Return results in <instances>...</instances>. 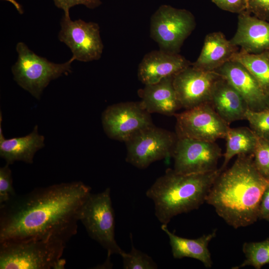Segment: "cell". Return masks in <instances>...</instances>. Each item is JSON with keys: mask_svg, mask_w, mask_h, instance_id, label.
Returning a JSON list of instances; mask_svg holds the SVG:
<instances>
[{"mask_svg": "<svg viewBox=\"0 0 269 269\" xmlns=\"http://www.w3.org/2000/svg\"><path fill=\"white\" fill-rule=\"evenodd\" d=\"M6 0L11 3L14 6L15 8L17 9V10L20 14H22L23 13V9L21 7V6L15 0Z\"/></svg>", "mask_w": 269, "mask_h": 269, "instance_id": "obj_33", "label": "cell"}, {"mask_svg": "<svg viewBox=\"0 0 269 269\" xmlns=\"http://www.w3.org/2000/svg\"><path fill=\"white\" fill-rule=\"evenodd\" d=\"M132 235V249L129 253L123 251L121 254L124 269H156L157 265L146 254L136 249L133 244Z\"/></svg>", "mask_w": 269, "mask_h": 269, "instance_id": "obj_25", "label": "cell"}, {"mask_svg": "<svg viewBox=\"0 0 269 269\" xmlns=\"http://www.w3.org/2000/svg\"><path fill=\"white\" fill-rule=\"evenodd\" d=\"M238 51V47L222 32H211L206 36L200 55L191 65L202 70L215 71L231 60Z\"/></svg>", "mask_w": 269, "mask_h": 269, "instance_id": "obj_19", "label": "cell"}, {"mask_svg": "<svg viewBox=\"0 0 269 269\" xmlns=\"http://www.w3.org/2000/svg\"><path fill=\"white\" fill-rule=\"evenodd\" d=\"M16 62L11 68L13 79L24 90L37 99L50 82L71 71L72 57L63 63H54L40 57L22 42L17 43Z\"/></svg>", "mask_w": 269, "mask_h": 269, "instance_id": "obj_5", "label": "cell"}, {"mask_svg": "<svg viewBox=\"0 0 269 269\" xmlns=\"http://www.w3.org/2000/svg\"><path fill=\"white\" fill-rule=\"evenodd\" d=\"M175 115L177 137L215 142L218 139L225 138L230 128L210 103Z\"/></svg>", "mask_w": 269, "mask_h": 269, "instance_id": "obj_9", "label": "cell"}, {"mask_svg": "<svg viewBox=\"0 0 269 269\" xmlns=\"http://www.w3.org/2000/svg\"><path fill=\"white\" fill-rule=\"evenodd\" d=\"M248 11L255 16L269 20V0H248Z\"/></svg>", "mask_w": 269, "mask_h": 269, "instance_id": "obj_31", "label": "cell"}, {"mask_svg": "<svg viewBox=\"0 0 269 269\" xmlns=\"http://www.w3.org/2000/svg\"><path fill=\"white\" fill-rule=\"evenodd\" d=\"M230 40L249 53L269 52V21L244 11L239 14L237 31Z\"/></svg>", "mask_w": 269, "mask_h": 269, "instance_id": "obj_16", "label": "cell"}, {"mask_svg": "<svg viewBox=\"0 0 269 269\" xmlns=\"http://www.w3.org/2000/svg\"><path fill=\"white\" fill-rule=\"evenodd\" d=\"M7 164L0 168V204L8 201L16 194L12 186L11 171Z\"/></svg>", "mask_w": 269, "mask_h": 269, "instance_id": "obj_28", "label": "cell"}, {"mask_svg": "<svg viewBox=\"0 0 269 269\" xmlns=\"http://www.w3.org/2000/svg\"><path fill=\"white\" fill-rule=\"evenodd\" d=\"M172 77L165 78L158 83L145 85L138 91L141 106L149 113L175 115L181 108L173 84Z\"/></svg>", "mask_w": 269, "mask_h": 269, "instance_id": "obj_17", "label": "cell"}, {"mask_svg": "<svg viewBox=\"0 0 269 269\" xmlns=\"http://www.w3.org/2000/svg\"><path fill=\"white\" fill-rule=\"evenodd\" d=\"M55 5L63 10L65 15H69L70 8L76 5L83 4L93 9L101 4V0H53Z\"/></svg>", "mask_w": 269, "mask_h": 269, "instance_id": "obj_30", "label": "cell"}, {"mask_svg": "<svg viewBox=\"0 0 269 269\" xmlns=\"http://www.w3.org/2000/svg\"><path fill=\"white\" fill-rule=\"evenodd\" d=\"M253 155L257 169L269 181V139L259 138Z\"/></svg>", "mask_w": 269, "mask_h": 269, "instance_id": "obj_27", "label": "cell"}, {"mask_svg": "<svg viewBox=\"0 0 269 269\" xmlns=\"http://www.w3.org/2000/svg\"><path fill=\"white\" fill-rule=\"evenodd\" d=\"M269 182L257 169L253 154H240L217 177L206 202L229 225L247 227L259 219L261 198Z\"/></svg>", "mask_w": 269, "mask_h": 269, "instance_id": "obj_2", "label": "cell"}, {"mask_svg": "<svg viewBox=\"0 0 269 269\" xmlns=\"http://www.w3.org/2000/svg\"><path fill=\"white\" fill-rule=\"evenodd\" d=\"M79 220L89 236L107 251L108 258L113 254L121 255L124 251L115 239V212L109 188L89 194L81 208Z\"/></svg>", "mask_w": 269, "mask_h": 269, "instance_id": "obj_6", "label": "cell"}, {"mask_svg": "<svg viewBox=\"0 0 269 269\" xmlns=\"http://www.w3.org/2000/svg\"><path fill=\"white\" fill-rule=\"evenodd\" d=\"M221 149L215 142L177 137L172 155L173 170L180 174L202 173L218 169Z\"/></svg>", "mask_w": 269, "mask_h": 269, "instance_id": "obj_10", "label": "cell"}, {"mask_svg": "<svg viewBox=\"0 0 269 269\" xmlns=\"http://www.w3.org/2000/svg\"><path fill=\"white\" fill-rule=\"evenodd\" d=\"M232 60L242 64L269 95V52L253 54L241 49Z\"/></svg>", "mask_w": 269, "mask_h": 269, "instance_id": "obj_23", "label": "cell"}, {"mask_svg": "<svg viewBox=\"0 0 269 269\" xmlns=\"http://www.w3.org/2000/svg\"><path fill=\"white\" fill-rule=\"evenodd\" d=\"M220 8L238 14L247 11L248 0H212Z\"/></svg>", "mask_w": 269, "mask_h": 269, "instance_id": "obj_29", "label": "cell"}, {"mask_svg": "<svg viewBox=\"0 0 269 269\" xmlns=\"http://www.w3.org/2000/svg\"><path fill=\"white\" fill-rule=\"evenodd\" d=\"M195 26V17L190 11L162 4L151 16L150 35L159 49L178 53Z\"/></svg>", "mask_w": 269, "mask_h": 269, "instance_id": "obj_7", "label": "cell"}, {"mask_svg": "<svg viewBox=\"0 0 269 269\" xmlns=\"http://www.w3.org/2000/svg\"><path fill=\"white\" fill-rule=\"evenodd\" d=\"M191 64L178 53L153 50L143 57L138 67L137 77L144 85L153 84L175 76Z\"/></svg>", "mask_w": 269, "mask_h": 269, "instance_id": "obj_15", "label": "cell"}, {"mask_svg": "<svg viewBox=\"0 0 269 269\" xmlns=\"http://www.w3.org/2000/svg\"><path fill=\"white\" fill-rule=\"evenodd\" d=\"M259 219L269 221V182L261 198L259 207Z\"/></svg>", "mask_w": 269, "mask_h": 269, "instance_id": "obj_32", "label": "cell"}, {"mask_svg": "<svg viewBox=\"0 0 269 269\" xmlns=\"http://www.w3.org/2000/svg\"><path fill=\"white\" fill-rule=\"evenodd\" d=\"M177 140L176 134L153 125L126 142V160L138 168H145L156 161L172 156Z\"/></svg>", "mask_w": 269, "mask_h": 269, "instance_id": "obj_8", "label": "cell"}, {"mask_svg": "<svg viewBox=\"0 0 269 269\" xmlns=\"http://www.w3.org/2000/svg\"><path fill=\"white\" fill-rule=\"evenodd\" d=\"M60 25L58 39L69 47L75 60L90 62L101 58L104 45L98 23L73 21L69 15L64 14Z\"/></svg>", "mask_w": 269, "mask_h": 269, "instance_id": "obj_11", "label": "cell"}, {"mask_svg": "<svg viewBox=\"0 0 269 269\" xmlns=\"http://www.w3.org/2000/svg\"><path fill=\"white\" fill-rule=\"evenodd\" d=\"M220 77L215 71L202 70L191 65L174 76L173 84L181 108L187 110L209 103Z\"/></svg>", "mask_w": 269, "mask_h": 269, "instance_id": "obj_13", "label": "cell"}, {"mask_svg": "<svg viewBox=\"0 0 269 269\" xmlns=\"http://www.w3.org/2000/svg\"><path fill=\"white\" fill-rule=\"evenodd\" d=\"M67 242L55 238L0 242V269H61Z\"/></svg>", "mask_w": 269, "mask_h": 269, "instance_id": "obj_4", "label": "cell"}, {"mask_svg": "<svg viewBox=\"0 0 269 269\" xmlns=\"http://www.w3.org/2000/svg\"><path fill=\"white\" fill-rule=\"evenodd\" d=\"M215 71L233 86L244 99L250 110L261 111L269 107V95L239 62L230 60Z\"/></svg>", "mask_w": 269, "mask_h": 269, "instance_id": "obj_14", "label": "cell"}, {"mask_svg": "<svg viewBox=\"0 0 269 269\" xmlns=\"http://www.w3.org/2000/svg\"><path fill=\"white\" fill-rule=\"evenodd\" d=\"M226 150L224 161L220 169H226L230 160L235 155H252L256 148L259 138L254 132L247 127H239L229 129L225 138Z\"/></svg>", "mask_w": 269, "mask_h": 269, "instance_id": "obj_22", "label": "cell"}, {"mask_svg": "<svg viewBox=\"0 0 269 269\" xmlns=\"http://www.w3.org/2000/svg\"><path fill=\"white\" fill-rule=\"evenodd\" d=\"M91 193L81 181L56 184L15 195L0 204V242L55 238L77 233L81 208Z\"/></svg>", "mask_w": 269, "mask_h": 269, "instance_id": "obj_1", "label": "cell"}, {"mask_svg": "<svg viewBox=\"0 0 269 269\" xmlns=\"http://www.w3.org/2000/svg\"><path fill=\"white\" fill-rule=\"evenodd\" d=\"M245 119L259 138L269 139V107L261 111L248 109Z\"/></svg>", "mask_w": 269, "mask_h": 269, "instance_id": "obj_26", "label": "cell"}, {"mask_svg": "<svg viewBox=\"0 0 269 269\" xmlns=\"http://www.w3.org/2000/svg\"><path fill=\"white\" fill-rule=\"evenodd\" d=\"M1 114L0 115V156L6 163L11 164L16 161L33 163L35 153L43 148L45 138L38 133L36 125L32 132L24 136L5 139L1 129Z\"/></svg>", "mask_w": 269, "mask_h": 269, "instance_id": "obj_20", "label": "cell"}, {"mask_svg": "<svg viewBox=\"0 0 269 269\" xmlns=\"http://www.w3.org/2000/svg\"><path fill=\"white\" fill-rule=\"evenodd\" d=\"M209 103L219 116L229 124L245 119L246 113L249 109L238 92L221 76L213 87Z\"/></svg>", "mask_w": 269, "mask_h": 269, "instance_id": "obj_18", "label": "cell"}, {"mask_svg": "<svg viewBox=\"0 0 269 269\" xmlns=\"http://www.w3.org/2000/svg\"><path fill=\"white\" fill-rule=\"evenodd\" d=\"M150 114L139 102L119 103L103 112L102 124L109 137L126 142L139 131L153 125Z\"/></svg>", "mask_w": 269, "mask_h": 269, "instance_id": "obj_12", "label": "cell"}, {"mask_svg": "<svg viewBox=\"0 0 269 269\" xmlns=\"http://www.w3.org/2000/svg\"><path fill=\"white\" fill-rule=\"evenodd\" d=\"M161 228L167 235L173 257L176 259L190 258L200 261L206 268H211L213 262L208 249L210 242L216 235V230L197 239H187L177 236L170 232L167 225L162 224Z\"/></svg>", "mask_w": 269, "mask_h": 269, "instance_id": "obj_21", "label": "cell"}, {"mask_svg": "<svg viewBox=\"0 0 269 269\" xmlns=\"http://www.w3.org/2000/svg\"><path fill=\"white\" fill-rule=\"evenodd\" d=\"M245 260L239 266L233 268L238 269L252 266L260 269L269 264V238L261 242H246L243 245Z\"/></svg>", "mask_w": 269, "mask_h": 269, "instance_id": "obj_24", "label": "cell"}, {"mask_svg": "<svg viewBox=\"0 0 269 269\" xmlns=\"http://www.w3.org/2000/svg\"></svg>", "mask_w": 269, "mask_h": 269, "instance_id": "obj_34", "label": "cell"}, {"mask_svg": "<svg viewBox=\"0 0 269 269\" xmlns=\"http://www.w3.org/2000/svg\"><path fill=\"white\" fill-rule=\"evenodd\" d=\"M220 169L202 173L180 174L167 169L147 189L146 196L154 204L155 215L166 224L178 215L198 209L206 197Z\"/></svg>", "mask_w": 269, "mask_h": 269, "instance_id": "obj_3", "label": "cell"}]
</instances>
